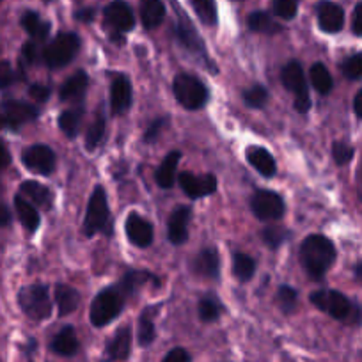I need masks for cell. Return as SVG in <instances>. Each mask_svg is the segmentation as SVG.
Listing matches in <instances>:
<instances>
[{
    "mask_svg": "<svg viewBox=\"0 0 362 362\" xmlns=\"http://www.w3.org/2000/svg\"><path fill=\"white\" fill-rule=\"evenodd\" d=\"M309 78H311L313 87L318 90L320 95L325 96V95H329L330 90H332V87H334L332 75H330L329 69H327V66L322 64V62H315V64L311 66V69H309Z\"/></svg>",
    "mask_w": 362,
    "mask_h": 362,
    "instance_id": "cell-33",
    "label": "cell"
},
{
    "mask_svg": "<svg viewBox=\"0 0 362 362\" xmlns=\"http://www.w3.org/2000/svg\"><path fill=\"white\" fill-rule=\"evenodd\" d=\"M0 2H2V0H0Z\"/></svg>",
    "mask_w": 362,
    "mask_h": 362,
    "instance_id": "cell-58",
    "label": "cell"
},
{
    "mask_svg": "<svg viewBox=\"0 0 362 362\" xmlns=\"http://www.w3.org/2000/svg\"><path fill=\"white\" fill-rule=\"evenodd\" d=\"M110 231H112V224H110L109 201H107L105 189L98 185L90 194L89 204H87L86 218H83V235L90 238L96 233L110 235Z\"/></svg>",
    "mask_w": 362,
    "mask_h": 362,
    "instance_id": "cell-3",
    "label": "cell"
},
{
    "mask_svg": "<svg viewBox=\"0 0 362 362\" xmlns=\"http://www.w3.org/2000/svg\"><path fill=\"white\" fill-rule=\"evenodd\" d=\"M233 274L240 283H247L256 274V261L243 252L233 254Z\"/></svg>",
    "mask_w": 362,
    "mask_h": 362,
    "instance_id": "cell-35",
    "label": "cell"
},
{
    "mask_svg": "<svg viewBox=\"0 0 362 362\" xmlns=\"http://www.w3.org/2000/svg\"><path fill=\"white\" fill-rule=\"evenodd\" d=\"M250 210L259 221L276 222L284 217L286 204L283 196L274 190H257L250 199Z\"/></svg>",
    "mask_w": 362,
    "mask_h": 362,
    "instance_id": "cell-9",
    "label": "cell"
},
{
    "mask_svg": "<svg viewBox=\"0 0 362 362\" xmlns=\"http://www.w3.org/2000/svg\"><path fill=\"white\" fill-rule=\"evenodd\" d=\"M281 82L295 95V110L300 114H308L309 109H311V96H309L308 80H305V73L300 62H288L283 68V71H281Z\"/></svg>",
    "mask_w": 362,
    "mask_h": 362,
    "instance_id": "cell-6",
    "label": "cell"
},
{
    "mask_svg": "<svg viewBox=\"0 0 362 362\" xmlns=\"http://www.w3.org/2000/svg\"><path fill=\"white\" fill-rule=\"evenodd\" d=\"M247 162L264 177H272L277 173V165L274 156L270 155V151L264 148H259V146H250L247 148Z\"/></svg>",
    "mask_w": 362,
    "mask_h": 362,
    "instance_id": "cell-21",
    "label": "cell"
},
{
    "mask_svg": "<svg viewBox=\"0 0 362 362\" xmlns=\"http://www.w3.org/2000/svg\"><path fill=\"white\" fill-rule=\"evenodd\" d=\"M311 302L320 309V311L327 313L330 318L339 320V322H350L357 311H355L354 304L348 300L346 295L336 290H318L311 293Z\"/></svg>",
    "mask_w": 362,
    "mask_h": 362,
    "instance_id": "cell-8",
    "label": "cell"
},
{
    "mask_svg": "<svg viewBox=\"0 0 362 362\" xmlns=\"http://www.w3.org/2000/svg\"><path fill=\"white\" fill-rule=\"evenodd\" d=\"M336 257V247L323 235H309L300 245L302 267L315 281H320L325 276Z\"/></svg>",
    "mask_w": 362,
    "mask_h": 362,
    "instance_id": "cell-1",
    "label": "cell"
},
{
    "mask_svg": "<svg viewBox=\"0 0 362 362\" xmlns=\"http://www.w3.org/2000/svg\"><path fill=\"white\" fill-rule=\"evenodd\" d=\"M15 83V71H13L9 62H0V89L13 86Z\"/></svg>",
    "mask_w": 362,
    "mask_h": 362,
    "instance_id": "cell-46",
    "label": "cell"
},
{
    "mask_svg": "<svg viewBox=\"0 0 362 362\" xmlns=\"http://www.w3.org/2000/svg\"><path fill=\"white\" fill-rule=\"evenodd\" d=\"M54 298L61 316H68L71 313H75L80 304L78 291L75 288L68 286V284H57L54 290Z\"/></svg>",
    "mask_w": 362,
    "mask_h": 362,
    "instance_id": "cell-27",
    "label": "cell"
},
{
    "mask_svg": "<svg viewBox=\"0 0 362 362\" xmlns=\"http://www.w3.org/2000/svg\"><path fill=\"white\" fill-rule=\"evenodd\" d=\"M22 162L30 173L48 176V174H52L55 170L57 158H55V153L52 148H48V146L45 144H34L29 146V148L23 151Z\"/></svg>",
    "mask_w": 362,
    "mask_h": 362,
    "instance_id": "cell-10",
    "label": "cell"
},
{
    "mask_svg": "<svg viewBox=\"0 0 362 362\" xmlns=\"http://www.w3.org/2000/svg\"><path fill=\"white\" fill-rule=\"evenodd\" d=\"M162 362H192V357H190L189 351L185 348H173L169 354L163 357Z\"/></svg>",
    "mask_w": 362,
    "mask_h": 362,
    "instance_id": "cell-47",
    "label": "cell"
},
{
    "mask_svg": "<svg viewBox=\"0 0 362 362\" xmlns=\"http://www.w3.org/2000/svg\"><path fill=\"white\" fill-rule=\"evenodd\" d=\"M22 54H23V59H25V61L29 62V64H33V62H36L37 57H40V54H37V47L33 43V41H30V43L23 45Z\"/></svg>",
    "mask_w": 362,
    "mask_h": 362,
    "instance_id": "cell-50",
    "label": "cell"
},
{
    "mask_svg": "<svg viewBox=\"0 0 362 362\" xmlns=\"http://www.w3.org/2000/svg\"><path fill=\"white\" fill-rule=\"evenodd\" d=\"M132 351V330L130 327H121L116 330L112 339L105 346V361L107 362H123L130 357Z\"/></svg>",
    "mask_w": 362,
    "mask_h": 362,
    "instance_id": "cell-17",
    "label": "cell"
},
{
    "mask_svg": "<svg viewBox=\"0 0 362 362\" xmlns=\"http://www.w3.org/2000/svg\"><path fill=\"white\" fill-rule=\"evenodd\" d=\"M173 90L177 103L181 107H185L187 110L203 109L208 103V100H210V90H208V87L197 76L189 75V73H180L174 78Z\"/></svg>",
    "mask_w": 362,
    "mask_h": 362,
    "instance_id": "cell-4",
    "label": "cell"
},
{
    "mask_svg": "<svg viewBox=\"0 0 362 362\" xmlns=\"http://www.w3.org/2000/svg\"><path fill=\"white\" fill-rule=\"evenodd\" d=\"M0 110L4 114L6 127L13 128V130L20 128L22 124L30 123V121L40 116V110L36 107L29 105L25 102H18V100H6Z\"/></svg>",
    "mask_w": 362,
    "mask_h": 362,
    "instance_id": "cell-13",
    "label": "cell"
},
{
    "mask_svg": "<svg viewBox=\"0 0 362 362\" xmlns=\"http://www.w3.org/2000/svg\"><path fill=\"white\" fill-rule=\"evenodd\" d=\"M124 297L127 295L119 290V286L105 288L95 297L89 309V320L95 327H105L117 318L124 309Z\"/></svg>",
    "mask_w": 362,
    "mask_h": 362,
    "instance_id": "cell-2",
    "label": "cell"
},
{
    "mask_svg": "<svg viewBox=\"0 0 362 362\" xmlns=\"http://www.w3.org/2000/svg\"><path fill=\"white\" fill-rule=\"evenodd\" d=\"M15 210H16V215H18L20 222H22L23 228H25L27 231L29 233L37 231V228H40V224H41V217H40V214H37L36 208L33 206V203H30V201H27L25 197H22V196H16L15 197Z\"/></svg>",
    "mask_w": 362,
    "mask_h": 362,
    "instance_id": "cell-28",
    "label": "cell"
},
{
    "mask_svg": "<svg viewBox=\"0 0 362 362\" xmlns=\"http://www.w3.org/2000/svg\"><path fill=\"white\" fill-rule=\"evenodd\" d=\"M277 304H279L281 311L284 313V315H291V313H295V309H297V304H298V293L297 290H293L291 286H281L279 291H277Z\"/></svg>",
    "mask_w": 362,
    "mask_h": 362,
    "instance_id": "cell-41",
    "label": "cell"
},
{
    "mask_svg": "<svg viewBox=\"0 0 362 362\" xmlns=\"http://www.w3.org/2000/svg\"><path fill=\"white\" fill-rule=\"evenodd\" d=\"M165 123H167L165 117H158V119H155L151 124H149V128H148V130H146V134H144V142H146V144H149V142H155L156 139H158L160 132L163 130Z\"/></svg>",
    "mask_w": 362,
    "mask_h": 362,
    "instance_id": "cell-45",
    "label": "cell"
},
{
    "mask_svg": "<svg viewBox=\"0 0 362 362\" xmlns=\"http://www.w3.org/2000/svg\"><path fill=\"white\" fill-rule=\"evenodd\" d=\"M83 119V107L76 105L73 109L64 110V112L59 116V127H61L62 134L69 139H75L80 132V124Z\"/></svg>",
    "mask_w": 362,
    "mask_h": 362,
    "instance_id": "cell-29",
    "label": "cell"
},
{
    "mask_svg": "<svg viewBox=\"0 0 362 362\" xmlns=\"http://www.w3.org/2000/svg\"><path fill=\"white\" fill-rule=\"evenodd\" d=\"M155 308H146L142 311V315L139 316V334H137V339L141 346H149V344L155 341L156 337V330H155Z\"/></svg>",
    "mask_w": 362,
    "mask_h": 362,
    "instance_id": "cell-34",
    "label": "cell"
},
{
    "mask_svg": "<svg viewBox=\"0 0 362 362\" xmlns=\"http://www.w3.org/2000/svg\"><path fill=\"white\" fill-rule=\"evenodd\" d=\"M11 162V156H9V151L6 149V146L0 142V169H4V167L9 165Z\"/></svg>",
    "mask_w": 362,
    "mask_h": 362,
    "instance_id": "cell-52",
    "label": "cell"
},
{
    "mask_svg": "<svg viewBox=\"0 0 362 362\" xmlns=\"http://www.w3.org/2000/svg\"><path fill=\"white\" fill-rule=\"evenodd\" d=\"M177 16H180V20H177V25H176V36H177V41H180V45H183V47H185L187 50L192 52V54L206 57V50H204L203 40H201L197 30L192 27V23L187 20L185 15H180V13H177Z\"/></svg>",
    "mask_w": 362,
    "mask_h": 362,
    "instance_id": "cell-19",
    "label": "cell"
},
{
    "mask_svg": "<svg viewBox=\"0 0 362 362\" xmlns=\"http://www.w3.org/2000/svg\"><path fill=\"white\" fill-rule=\"evenodd\" d=\"M354 155H355V149L351 148L348 142L337 141L332 144V156H334V162H336L337 165H346V163H350L351 158H354Z\"/></svg>",
    "mask_w": 362,
    "mask_h": 362,
    "instance_id": "cell-44",
    "label": "cell"
},
{
    "mask_svg": "<svg viewBox=\"0 0 362 362\" xmlns=\"http://www.w3.org/2000/svg\"><path fill=\"white\" fill-rule=\"evenodd\" d=\"M316 16H318V25L323 33L336 34L344 25L343 8L334 2H320L316 8Z\"/></svg>",
    "mask_w": 362,
    "mask_h": 362,
    "instance_id": "cell-18",
    "label": "cell"
},
{
    "mask_svg": "<svg viewBox=\"0 0 362 362\" xmlns=\"http://www.w3.org/2000/svg\"><path fill=\"white\" fill-rule=\"evenodd\" d=\"M341 69L348 80H362V52L344 59Z\"/></svg>",
    "mask_w": 362,
    "mask_h": 362,
    "instance_id": "cell-43",
    "label": "cell"
},
{
    "mask_svg": "<svg viewBox=\"0 0 362 362\" xmlns=\"http://www.w3.org/2000/svg\"><path fill=\"white\" fill-rule=\"evenodd\" d=\"M222 311H224V308H222V304L214 297V295H206V297H203L199 300V305H197L199 318L206 323H211L215 322V320L221 318Z\"/></svg>",
    "mask_w": 362,
    "mask_h": 362,
    "instance_id": "cell-37",
    "label": "cell"
},
{
    "mask_svg": "<svg viewBox=\"0 0 362 362\" xmlns=\"http://www.w3.org/2000/svg\"><path fill=\"white\" fill-rule=\"evenodd\" d=\"M80 50V40L75 33H61L45 48L43 61L48 68L59 69L68 66Z\"/></svg>",
    "mask_w": 362,
    "mask_h": 362,
    "instance_id": "cell-7",
    "label": "cell"
},
{
    "mask_svg": "<svg viewBox=\"0 0 362 362\" xmlns=\"http://www.w3.org/2000/svg\"><path fill=\"white\" fill-rule=\"evenodd\" d=\"M354 276H355V279L361 281V283H362V261H358V263L355 264V268H354Z\"/></svg>",
    "mask_w": 362,
    "mask_h": 362,
    "instance_id": "cell-55",
    "label": "cell"
},
{
    "mask_svg": "<svg viewBox=\"0 0 362 362\" xmlns=\"http://www.w3.org/2000/svg\"><path fill=\"white\" fill-rule=\"evenodd\" d=\"M181 190L192 199H201V197L211 196L217 190V177L214 174H197L181 173L177 177Z\"/></svg>",
    "mask_w": 362,
    "mask_h": 362,
    "instance_id": "cell-12",
    "label": "cell"
},
{
    "mask_svg": "<svg viewBox=\"0 0 362 362\" xmlns=\"http://www.w3.org/2000/svg\"><path fill=\"white\" fill-rule=\"evenodd\" d=\"M22 27L34 40H45L50 34V23L45 22L37 13L27 11L22 16Z\"/></svg>",
    "mask_w": 362,
    "mask_h": 362,
    "instance_id": "cell-31",
    "label": "cell"
},
{
    "mask_svg": "<svg viewBox=\"0 0 362 362\" xmlns=\"http://www.w3.org/2000/svg\"><path fill=\"white\" fill-rule=\"evenodd\" d=\"M354 110H355V114H357V117H361V119H362V89L358 90L357 95H355Z\"/></svg>",
    "mask_w": 362,
    "mask_h": 362,
    "instance_id": "cell-54",
    "label": "cell"
},
{
    "mask_svg": "<svg viewBox=\"0 0 362 362\" xmlns=\"http://www.w3.org/2000/svg\"><path fill=\"white\" fill-rule=\"evenodd\" d=\"M75 16H76V20H80V22L89 23L90 20L95 18V11H93V9H82V11L76 13Z\"/></svg>",
    "mask_w": 362,
    "mask_h": 362,
    "instance_id": "cell-53",
    "label": "cell"
},
{
    "mask_svg": "<svg viewBox=\"0 0 362 362\" xmlns=\"http://www.w3.org/2000/svg\"><path fill=\"white\" fill-rule=\"evenodd\" d=\"M190 4L196 9L201 22L206 23V25L217 23V4H215V0H190Z\"/></svg>",
    "mask_w": 362,
    "mask_h": 362,
    "instance_id": "cell-40",
    "label": "cell"
},
{
    "mask_svg": "<svg viewBox=\"0 0 362 362\" xmlns=\"http://www.w3.org/2000/svg\"><path fill=\"white\" fill-rule=\"evenodd\" d=\"M105 15V23L112 29V37L116 40L121 34L128 33L135 27V15L130 6L123 0H114L103 11Z\"/></svg>",
    "mask_w": 362,
    "mask_h": 362,
    "instance_id": "cell-11",
    "label": "cell"
},
{
    "mask_svg": "<svg viewBox=\"0 0 362 362\" xmlns=\"http://www.w3.org/2000/svg\"><path fill=\"white\" fill-rule=\"evenodd\" d=\"M103 135H105V117H103L102 114H98V117L90 123L89 128H87L86 148L89 149V151L98 148L103 141Z\"/></svg>",
    "mask_w": 362,
    "mask_h": 362,
    "instance_id": "cell-38",
    "label": "cell"
},
{
    "mask_svg": "<svg viewBox=\"0 0 362 362\" xmlns=\"http://www.w3.org/2000/svg\"><path fill=\"white\" fill-rule=\"evenodd\" d=\"M194 272L204 279H217L221 274V257L215 247H206L194 259Z\"/></svg>",
    "mask_w": 362,
    "mask_h": 362,
    "instance_id": "cell-20",
    "label": "cell"
},
{
    "mask_svg": "<svg viewBox=\"0 0 362 362\" xmlns=\"http://www.w3.org/2000/svg\"><path fill=\"white\" fill-rule=\"evenodd\" d=\"M87 86H89V76L86 71H76L75 75L69 76L61 87V96L62 102H80L86 95Z\"/></svg>",
    "mask_w": 362,
    "mask_h": 362,
    "instance_id": "cell-23",
    "label": "cell"
},
{
    "mask_svg": "<svg viewBox=\"0 0 362 362\" xmlns=\"http://www.w3.org/2000/svg\"><path fill=\"white\" fill-rule=\"evenodd\" d=\"M18 304L22 311L34 322H43L52 315V298L48 286L45 284H29L18 293Z\"/></svg>",
    "mask_w": 362,
    "mask_h": 362,
    "instance_id": "cell-5",
    "label": "cell"
},
{
    "mask_svg": "<svg viewBox=\"0 0 362 362\" xmlns=\"http://www.w3.org/2000/svg\"><path fill=\"white\" fill-rule=\"evenodd\" d=\"M29 95L33 96L36 102L45 103V102H48V98H50V87L41 86V83H34V86H30Z\"/></svg>",
    "mask_w": 362,
    "mask_h": 362,
    "instance_id": "cell-48",
    "label": "cell"
},
{
    "mask_svg": "<svg viewBox=\"0 0 362 362\" xmlns=\"http://www.w3.org/2000/svg\"><path fill=\"white\" fill-rule=\"evenodd\" d=\"M290 236L291 233L279 224H270L267 226V228H263V231H261V238H263V242L267 243L272 250L279 249Z\"/></svg>",
    "mask_w": 362,
    "mask_h": 362,
    "instance_id": "cell-36",
    "label": "cell"
},
{
    "mask_svg": "<svg viewBox=\"0 0 362 362\" xmlns=\"http://www.w3.org/2000/svg\"><path fill=\"white\" fill-rule=\"evenodd\" d=\"M192 218V208L190 206H177L170 214L167 221V238L174 245H181L189 238V222Z\"/></svg>",
    "mask_w": 362,
    "mask_h": 362,
    "instance_id": "cell-14",
    "label": "cell"
},
{
    "mask_svg": "<svg viewBox=\"0 0 362 362\" xmlns=\"http://www.w3.org/2000/svg\"><path fill=\"white\" fill-rule=\"evenodd\" d=\"M132 105V83L124 75H116L110 83V109L114 114L121 116Z\"/></svg>",
    "mask_w": 362,
    "mask_h": 362,
    "instance_id": "cell-16",
    "label": "cell"
},
{
    "mask_svg": "<svg viewBox=\"0 0 362 362\" xmlns=\"http://www.w3.org/2000/svg\"><path fill=\"white\" fill-rule=\"evenodd\" d=\"M156 281V277L149 272L144 270H130L123 276V279L119 281V290L123 291L124 295H134L139 288H142L144 284L153 283Z\"/></svg>",
    "mask_w": 362,
    "mask_h": 362,
    "instance_id": "cell-30",
    "label": "cell"
},
{
    "mask_svg": "<svg viewBox=\"0 0 362 362\" xmlns=\"http://www.w3.org/2000/svg\"><path fill=\"white\" fill-rule=\"evenodd\" d=\"M20 196L25 197L27 201H33L36 206L43 208V210H50L52 201H54V196H52L50 190L33 180L23 181L22 185H20Z\"/></svg>",
    "mask_w": 362,
    "mask_h": 362,
    "instance_id": "cell-24",
    "label": "cell"
},
{
    "mask_svg": "<svg viewBox=\"0 0 362 362\" xmlns=\"http://www.w3.org/2000/svg\"><path fill=\"white\" fill-rule=\"evenodd\" d=\"M180 151L167 153V156L162 160V163H160V167L155 173V180L156 183H158V187H162V189H170V187L174 185V181H176V167L177 163H180Z\"/></svg>",
    "mask_w": 362,
    "mask_h": 362,
    "instance_id": "cell-26",
    "label": "cell"
},
{
    "mask_svg": "<svg viewBox=\"0 0 362 362\" xmlns=\"http://www.w3.org/2000/svg\"><path fill=\"white\" fill-rule=\"evenodd\" d=\"M247 25H249L250 30L259 34H277L283 29V27L272 18L267 11H254L252 15L247 18Z\"/></svg>",
    "mask_w": 362,
    "mask_h": 362,
    "instance_id": "cell-32",
    "label": "cell"
},
{
    "mask_svg": "<svg viewBox=\"0 0 362 362\" xmlns=\"http://www.w3.org/2000/svg\"><path fill=\"white\" fill-rule=\"evenodd\" d=\"M50 348L54 354L61 355V357H73L80 348L75 329L68 325L64 327V329L59 330V332L54 336V339H52Z\"/></svg>",
    "mask_w": 362,
    "mask_h": 362,
    "instance_id": "cell-22",
    "label": "cell"
},
{
    "mask_svg": "<svg viewBox=\"0 0 362 362\" xmlns=\"http://www.w3.org/2000/svg\"><path fill=\"white\" fill-rule=\"evenodd\" d=\"M351 30H354L355 36L362 37V2L355 6L354 20H351Z\"/></svg>",
    "mask_w": 362,
    "mask_h": 362,
    "instance_id": "cell-49",
    "label": "cell"
},
{
    "mask_svg": "<svg viewBox=\"0 0 362 362\" xmlns=\"http://www.w3.org/2000/svg\"><path fill=\"white\" fill-rule=\"evenodd\" d=\"M124 229H127V236L134 245L146 249L153 243L155 238V229L153 226L146 221L144 217H141L139 214H130L124 222Z\"/></svg>",
    "mask_w": 362,
    "mask_h": 362,
    "instance_id": "cell-15",
    "label": "cell"
},
{
    "mask_svg": "<svg viewBox=\"0 0 362 362\" xmlns=\"http://www.w3.org/2000/svg\"><path fill=\"white\" fill-rule=\"evenodd\" d=\"M2 128H6V119H4V114H2V110H0V130Z\"/></svg>",
    "mask_w": 362,
    "mask_h": 362,
    "instance_id": "cell-56",
    "label": "cell"
},
{
    "mask_svg": "<svg viewBox=\"0 0 362 362\" xmlns=\"http://www.w3.org/2000/svg\"><path fill=\"white\" fill-rule=\"evenodd\" d=\"M47 2H52V0H47Z\"/></svg>",
    "mask_w": 362,
    "mask_h": 362,
    "instance_id": "cell-57",
    "label": "cell"
},
{
    "mask_svg": "<svg viewBox=\"0 0 362 362\" xmlns=\"http://www.w3.org/2000/svg\"><path fill=\"white\" fill-rule=\"evenodd\" d=\"M272 11L281 20H293L298 13V0H274Z\"/></svg>",
    "mask_w": 362,
    "mask_h": 362,
    "instance_id": "cell-42",
    "label": "cell"
},
{
    "mask_svg": "<svg viewBox=\"0 0 362 362\" xmlns=\"http://www.w3.org/2000/svg\"><path fill=\"white\" fill-rule=\"evenodd\" d=\"M268 96L270 95H268L267 87L259 86V83L243 90V102L250 109H263L268 103Z\"/></svg>",
    "mask_w": 362,
    "mask_h": 362,
    "instance_id": "cell-39",
    "label": "cell"
},
{
    "mask_svg": "<svg viewBox=\"0 0 362 362\" xmlns=\"http://www.w3.org/2000/svg\"><path fill=\"white\" fill-rule=\"evenodd\" d=\"M139 11H141L142 25L148 30L156 29L165 18V6L162 0H141Z\"/></svg>",
    "mask_w": 362,
    "mask_h": 362,
    "instance_id": "cell-25",
    "label": "cell"
},
{
    "mask_svg": "<svg viewBox=\"0 0 362 362\" xmlns=\"http://www.w3.org/2000/svg\"><path fill=\"white\" fill-rule=\"evenodd\" d=\"M11 222V211L8 210L6 204H0V228H4Z\"/></svg>",
    "mask_w": 362,
    "mask_h": 362,
    "instance_id": "cell-51",
    "label": "cell"
}]
</instances>
